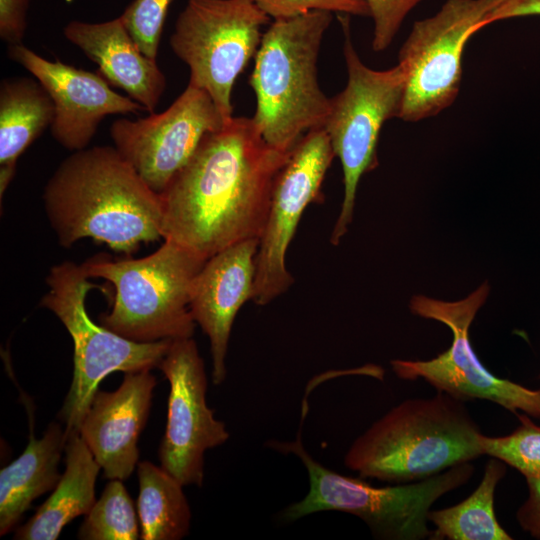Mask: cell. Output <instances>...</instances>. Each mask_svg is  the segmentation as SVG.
<instances>
[{"instance_id": "cell-6", "label": "cell", "mask_w": 540, "mask_h": 540, "mask_svg": "<svg viewBox=\"0 0 540 540\" xmlns=\"http://www.w3.org/2000/svg\"><path fill=\"white\" fill-rule=\"evenodd\" d=\"M206 260L165 240L142 258L112 260L96 256L81 263L89 278H102L115 288L100 324L136 342L176 340L193 336L190 311L193 280Z\"/></svg>"}, {"instance_id": "cell-20", "label": "cell", "mask_w": 540, "mask_h": 540, "mask_svg": "<svg viewBox=\"0 0 540 540\" xmlns=\"http://www.w3.org/2000/svg\"><path fill=\"white\" fill-rule=\"evenodd\" d=\"M66 468L50 497L22 526L18 540H55L73 519L86 515L94 503L100 465L79 433L70 434L65 444Z\"/></svg>"}, {"instance_id": "cell-30", "label": "cell", "mask_w": 540, "mask_h": 540, "mask_svg": "<svg viewBox=\"0 0 540 540\" xmlns=\"http://www.w3.org/2000/svg\"><path fill=\"white\" fill-rule=\"evenodd\" d=\"M528 497L516 513L518 524L533 538L540 539V475L526 478Z\"/></svg>"}, {"instance_id": "cell-13", "label": "cell", "mask_w": 540, "mask_h": 540, "mask_svg": "<svg viewBox=\"0 0 540 540\" xmlns=\"http://www.w3.org/2000/svg\"><path fill=\"white\" fill-rule=\"evenodd\" d=\"M158 368L170 385L161 467L183 486H202L204 455L229 439L224 422L206 402L207 376L192 337L172 340Z\"/></svg>"}, {"instance_id": "cell-32", "label": "cell", "mask_w": 540, "mask_h": 540, "mask_svg": "<svg viewBox=\"0 0 540 540\" xmlns=\"http://www.w3.org/2000/svg\"><path fill=\"white\" fill-rule=\"evenodd\" d=\"M538 378L540 379V373H539V375H538Z\"/></svg>"}, {"instance_id": "cell-8", "label": "cell", "mask_w": 540, "mask_h": 540, "mask_svg": "<svg viewBox=\"0 0 540 540\" xmlns=\"http://www.w3.org/2000/svg\"><path fill=\"white\" fill-rule=\"evenodd\" d=\"M346 87L330 98L323 126L343 170L344 197L330 241L337 245L352 222L356 191L362 175L378 165L377 143L384 122L399 117L405 72L398 63L387 70H373L358 56L345 26Z\"/></svg>"}, {"instance_id": "cell-7", "label": "cell", "mask_w": 540, "mask_h": 540, "mask_svg": "<svg viewBox=\"0 0 540 540\" xmlns=\"http://www.w3.org/2000/svg\"><path fill=\"white\" fill-rule=\"evenodd\" d=\"M88 279L81 264L64 261L54 265L46 277L48 291L40 301L62 322L74 345L73 380L59 412L66 438L79 433L106 376L158 367L172 341L136 342L95 323L87 313L86 297L96 285Z\"/></svg>"}, {"instance_id": "cell-31", "label": "cell", "mask_w": 540, "mask_h": 540, "mask_svg": "<svg viewBox=\"0 0 540 540\" xmlns=\"http://www.w3.org/2000/svg\"><path fill=\"white\" fill-rule=\"evenodd\" d=\"M540 15V0H501L486 16L485 26L514 17Z\"/></svg>"}, {"instance_id": "cell-18", "label": "cell", "mask_w": 540, "mask_h": 540, "mask_svg": "<svg viewBox=\"0 0 540 540\" xmlns=\"http://www.w3.org/2000/svg\"><path fill=\"white\" fill-rule=\"evenodd\" d=\"M63 32L98 65L97 73L110 86L124 90L148 113H154L166 89V77L156 59L139 49L120 16L101 23L73 20Z\"/></svg>"}, {"instance_id": "cell-21", "label": "cell", "mask_w": 540, "mask_h": 540, "mask_svg": "<svg viewBox=\"0 0 540 540\" xmlns=\"http://www.w3.org/2000/svg\"><path fill=\"white\" fill-rule=\"evenodd\" d=\"M54 103L36 79L5 78L0 85V198L14 178L22 153L51 126Z\"/></svg>"}, {"instance_id": "cell-25", "label": "cell", "mask_w": 540, "mask_h": 540, "mask_svg": "<svg viewBox=\"0 0 540 540\" xmlns=\"http://www.w3.org/2000/svg\"><path fill=\"white\" fill-rule=\"evenodd\" d=\"M520 425L501 437L479 436L483 455L496 458L518 470L525 478L540 475V426L527 414H516Z\"/></svg>"}, {"instance_id": "cell-27", "label": "cell", "mask_w": 540, "mask_h": 540, "mask_svg": "<svg viewBox=\"0 0 540 540\" xmlns=\"http://www.w3.org/2000/svg\"><path fill=\"white\" fill-rule=\"evenodd\" d=\"M270 18L298 16L312 10L371 16L366 0H253Z\"/></svg>"}, {"instance_id": "cell-16", "label": "cell", "mask_w": 540, "mask_h": 540, "mask_svg": "<svg viewBox=\"0 0 540 540\" xmlns=\"http://www.w3.org/2000/svg\"><path fill=\"white\" fill-rule=\"evenodd\" d=\"M259 239L237 242L210 257L195 276L190 311L208 336L215 385L226 377L225 359L233 322L240 308L252 300Z\"/></svg>"}, {"instance_id": "cell-29", "label": "cell", "mask_w": 540, "mask_h": 540, "mask_svg": "<svg viewBox=\"0 0 540 540\" xmlns=\"http://www.w3.org/2000/svg\"><path fill=\"white\" fill-rule=\"evenodd\" d=\"M29 0H0V37L9 45L22 43Z\"/></svg>"}, {"instance_id": "cell-1", "label": "cell", "mask_w": 540, "mask_h": 540, "mask_svg": "<svg viewBox=\"0 0 540 540\" xmlns=\"http://www.w3.org/2000/svg\"><path fill=\"white\" fill-rule=\"evenodd\" d=\"M290 153L271 147L252 118L233 117L204 136L159 194L162 236L204 260L259 239L277 174Z\"/></svg>"}, {"instance_id": "cell-12", "label": "cell", "mask_w": 540, "mask_h": 540, "mask_svg": "<svg viewBox=\"0 0 540 540\" xmlns=\"http://www.w3.org/2000/svg\"><path fill=\"white\" fill-rule=\"evenodd\" d=\"M335 157L324 128L307 132L296 144L274 181L269 212L256 255L252 300L266 305L293 284L286 254L306 209L321 197V186Z\"/></svg>"}, {"instance_id": "cell-17", "label": "cell", "mask_w": 540, "mask_h": 540, "mask_svg": "<svg viewBox=\"0 0 540 540\" xmlns=\"http://www.w3.org/2000/svg\"><path fill=\"white\" fill-rule=\"evenodd\" d=\"M156 379L150 369L126 372L113 392L97 390L79 434L109 479L126 480L138 465V439L146 425Z\"/></svg>"}, {"instance_id": "cell-2", "label": "cell", "mask_w": 540, "mask_h": 540, "mask_svg": "<svg viewBox=\"0 0 540 540\" xmlns=\"http://www.w3.org/2000/svg\"><path fill=\"white\" fill-rule=\"evenodd\" d=\"M58 243L70 248L81 239L133 254L162 236L160 195L112 146H94L65 158L42 195Z\"/></svg>"}, {"instance_id": "cell-15", "label": "cell", "mask_w": 540, "mask_h": 540, "mask_svg": "<svg viewBox=\"0 0 540 540\" xmlns=\"http://www.w3.org/2000/svg\"><path fill=\"white\" fill-rule=\"evenodd\" d=\"M8 55L50 95L55 107L51 135L69 151L87 148L106 116L146 111L129 96L115 92L98 73L47 60L22 43L9 45Z\"/></svg>"}, {"instance_id": "cell-26", "label": "cell", "mask_w": 540, "mask_h": 540, "mask_svg": "<svg viewBox=\"0 0 540 540\" xmlns=\"http://www.w3.org/2000/svg\"><path fill=\"white\" fill-rule=\"evenodd\" d=\"M173 0H133L120 15L139 49L157 59L168 8Z\"/></svg>"}, {"instance_id": "cell-28", "label": "cell", "mask_w": 540, "mask_h": 540, "mask_svg": "<svg viewBox=\"0 0 540 540\" xmlns=\"http://www.w3.org/2000/svg\"><path fill=\"white\" fill-rule=\"evenodd\" d=\"M374 20L372 47L384 50L394 38L409 11L421 0H366Z\"/></svg>"}, {"instance_id": "cell-10", "label": "cell", "mask_w": 540, "mask_h": 540, "mask_svg": "<svg viewBox=\"0 0 540 540\" xmlns=\"http://www.w3.org/2000/svg\"><path fill=\"white\" fill-rule=\"evenodd\" d=\"M490 287L484 282L464 299L446 302L423 295L413 296L411 311L446 325L452 332L450 347L429 360H391L400 379H423L437 391L461 401L487 400L517 414L522 411L540 419V389H529L491 373L477 357L469 330Z\"/></svg>"}, {"instance_id": "cell-22", "label": "cell", "mask_w": 540, "mask_h": 540, "mask_svg": "<svg viewBox=\"0 0 540 540\" xmlns=\"http://www.w3.org/2000/svg\"><path fill=\"white\" fill-rule=\"evenodd\" d=\"M505 473L506 464L491 457L472 494L454 506L430 510L428 520L435 529L429 539L512 540L513 537L499 524L494 509L495 490Z\"/></svg>"}, {"instance_id": "cell-3", "label": "cell", "mask_w": 540, "mask_h": 540, "mask_svg": "<svg viewBox=\"0 0 540 540\" xmlns=\"http://www.w3.org/2000/svg\"><path fill=\"white\" fill-rule=\"evenodd\" d=\"M480 434L465 402L437 391L390 409L353 441L344 465L361 478L417 482L482 456Z\"/></svg>"}, {"instance_id": "cell-4", "label": "cell", "mask_w": 540, "mask_h": 540, "mask_svg": "<svg viewBox=\"0 0 540 540\" xmlns=\"http://www.w3.org/2000/svg\"><path fill=\"white\" fill-rule=\"evenodd\" d=\"M332 12L312 10L274 19L263 33L249 83L257 106L252 120L274 149L289 153L309 131L323 128L330 98L321 90L318 54Z\"/></svg>"}, {"instance_id": "cell-5", "label": "cell", "mask_w": 540, "mask_h": 540, "mask_svg": "<svg viewBox=\"0 0 540 540\" xmlns=\"http://www.w3.org/2000/svg\"><path fill=\"white\" fill-rule=\"evenodd\" d=\"M301 432L298 431L294 441L267 442L271 449L297 456L309 477L305 497L281 513L286 522L333 510L359 517L378 539H426L431 534L428 515L433 503L466 484L474 473L473 465L466 462L421 481L376 487L324 467L305 449Z\"/></svg>"}, {"instance_id": "cell-24", "label": "cell", "mask_w": 540, "mask_h": 540, "mask_svg": "<svg viewBox=\"0 0 540 540\" xmlns=\"http://www.w3.org/2000/svg\"><path fill=\"white\" fill-rule=\"evenodd\" d=\"M78 531L82 540H136L140 537L133 500L122 480H110Z\"/></svg>"}, {"instance_id": "cell-19", "label": "cell", "mask_w": 540, "mask_h": 540, "mask_svg": "<svg viewBox=\"0 0 540 540\" xmlns=\"http://www.w3.org/2000/svg\"><path fill=\"white\" fill-rule=\"evenodd\" d=\"M29 413L30 436L24 452L0 471V535L7 534L32 502L54 489L61 478L58 464L65 450V430L51 423L38 439L33 433V411Z\"/></svg>"}, {"instance_id": "cell-11", "label": "cell", "mask_w": 540, "mask_h": 540, "mask_svg": "<svg viewBox=\"0 0 540 540\" xmlns=\"http://www.w3.org/2000/svg\"><path fill=\"white\" fill-rule=\"evenodd\" d=\"M501 0H447L434 16L416 21L399 52L405 88L398 118L419 121L449 107L462 76L468 39L486 27L487 14Z\"/></svg>"}, {"instance_id": "cell-14", "label": "cell", "mask_w": 540, "mask_h": 540, "mask_svg": "<svg viewBox=\"0 0 540 540\" xmlns=\"http://www.w3.org/2000/svg\"><path fill=\"white\" fill-rule=\"evenodd\" d=\"M228 122L206 91L188 83L165 111L136 120L117 119L110 135L121 156L160 194L204 136Z\"/></svg>"}, {"instance_id": "cell-23", "label": "cell", "mask_w": 540, "mask_h": 540, "mask_svg": "<svg viewBox=\"0 0 540 540\" xmlns=\"http://www.w3.org/2000/svg\"><path fill=\"white\" fill-rule=\"evenodd\" d=\"M137 512L142 540H180L190 528L191 511L182 484L149 461L137 465Z\"/></svg>"}, {"instance_id": "cell-9", "label": "cell", "mask_w": 540, "mask_h": 540, "mask_svg": "<svg viewBox=\"0 0 540 540\" xmlns=\"http://www.w3.org/2000/svg\"><path fill=\"white\" fill-rule=\"evenodd\" d=\"M270 20L253 0H188L177 18L170 46L189 67L188 83L206 91L227 122L235 80Z\"/></svg>"}]
</instances>
